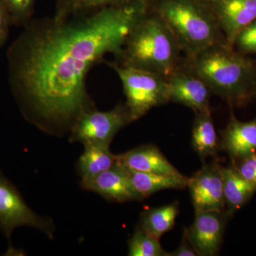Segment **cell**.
<instances>
[{
  "mask_svg": "<svg viewBox=\"0 0 256 256\" xmlns=\"http://www.w3.org/2000/svg\"><path fill=\"white\" fill-rule=\"evenodd\" d=\"M229 217L226 212H196L194 222L184 233L197 256L218 255Z\"/></svg>",
  "mask_w": 256,
  "mask_h": 256,
  "instance_id": "9c48e42d",
  "label": "cell"
},
{
  "mask_svg": "<svg viewBox=\"0 0 256 256\" xmlns=\"http://www.w3.org/2000/svg\"><path fill=\"white\" fill-rule=\"evenodd\" d=\"M235 45L244 53L256 54V20L239 34Z\"/></svg>",
  "mask_w": 256,
  "mask_h": 256,
  "instance_id": "603a6c76",
  "label": "cell"
},
{
  "mask_svg": "<svg viewBox=\"0 0 256 256\" xmlns=\"http://www.w3.org/2000/svg\"><path fill=\"white\" fill-rule=\"evenodd\" d=\"M220 146L233 162L256 152V118L249 122L237 120L233 112L222 132Z\"/></svg>",
  "mask_w": 256,
  "mask_h": 256,
  "instance_id": "4fadbf2b",
  "label": "cell"
},
{
  "mask_svg": "<svg viewBox=\"0 0 256 256\" xmlns=\"http://www.w3.org/2000/svg\"><path fill=\"white\" fill-rule=\"evenodd\" d=\"M170 100L190 108L197 112L210 111V99L213 92L206 82L184 67L178 69L168 78Z\"/></svg>",
  "mask_w": 256,
  "mask_h": 256,
  "instance_id": "30bf717a",
  "label": "cell"
},
{
  "mask_svg": "<svg viewBox=\"0 0 256 256\" xmlns=\"http://www.w3.org/2000/svg\"><path fill=\"white\" fill-rule=\"evenodd\" d=\"M131 122L126 104H120L106 112L96 108L84 112L76 121L70 130V142L110 146L116 134Z\"/></svg>",
  "mask_w": 256,
  "mask_h": 256,
  "instance_id": "52a82bcc",
  "label": "cell"
},
{
  "mask_svg": "<svg viewBox=\"0 0 256 256\" xmlns=\"http://www.w3.org/2000/svg\"><path fill=\"white\" fill-rule=\"evenodd\" d=\"M192 130V146L202 160L217 158L222 150L212 111L197 112Z\"/></svg>",
  "mask_w": 256,
  "mask_h": 256,
  "instance_id": "9a60e30c",
  "label": "cell"
},
{
  "mask_svg": "<svg viewBox=\"0 0 256 256\" xmlns=\"http://www.w3.org/2000/svg\"><path fill=\"white\" fill-rule=\"evenodd\" d=\"M12 25V24L9 13L2 2L0 0V30L10 32V28Z\"/></svg>",
  "mask_w": 256,
  "mask_h": 256,
  "instance_id": "484cf974",
  "label": "cell"
},
{
  "mask_svg": "<svg viewBox=\"0 0 256 256\" xmlns=\"http://www.w3.org/2000/svg\"><path fill=\"white\" fill-rule=\"evenodd\" d=\"M8 10L12 24L24 28L33 20L36 0H1Z\"/></svg>",
  "mask_w": 256,
  "mask_h": 256,
  "instance_id": "7402d4cb",
  "label": "cell"
},
{
  "mask_svg": "<svg viewBox=\"0 0 256 256\" xmlns=\"http://www.w3.org/2000/svg\"><path fill=\"white\" fill-rule=\"evenodd\" d=\"M150 8L168 24L188 58L226 43L210 4L200 0H154Z\"/></svg>",
  "mask_w": 256,
  "mask_h": 256,
  "instance_id": "277c9868",
  "label": "cell"
},
{
  "mask_svg": "<svg viewBox=\"0 0 256 256\" xmlns=\"http://www.w3.org/2000/svg\"><path fill=\"white\" fill-rule=\"evenodd\" d=\"M8 36H9V32L0 30V48L6 43Z\"/></svg>",
  "mask_w": 256,
  "mask_h": 256,
  "instance_id": "4316f807",
  "label": "cell"
},
{
  "mask_svg": "<svg viewBox=\"0 0 256 256\" xmlns=\"http://www.w3.org/2000/svg\"><path fill=\"white\" fill-rule=\"evenodd\" d=\"M154 0H58L56 4L54 16L65 18L74 15L86 14L107 6H121L138 2L150 5Z\"/></svg>",
  "mask_w": 256,
  "mask_h": 256,
  "instance_id": "ffe728a7",
  "label": "cell"
},
{
  "mask_svg": "<svg viewBox=\"0 0 256 256\" xmlns=\"http://www.w3.org/2000/svg\"><path fill=\"white\" fill-rule=\"evenodd\" d=\"M23 226L38 229L50 238L54 237L55 228L52 220L32 210L16 186L0 170V229L8 238L10 252L14 250L12 234L15 229Z\"/></svg>",
  "mask_w": 256,
  "mask_h": 256,
  "instance_id": "8992f818",
  "label": "cell"
},
{
  "mask_svg": "<svg viewBox=\"0 0 256 256\" xmlns=\"http://www.w3.org/2000/svg\"><path fill=\"white\" fill-rule=\"evenodd\" d=\"M82 186L108 201L126 203L143 200L132 188L128 170L117 162L110 170L97 176L82 178Z\"/></svg>",
  "mask_w": 256,
  "mask_h": 256,
  "instance_id": "8fae6325",
  "label": "cell"
},
{
  "mask_svg": "<svg viewBox=\"0 0 256 256\" xmlns=\"http://www.w3.org/2000/svg\"><path fill=\"white\" fill-rule=\"evenodd\" d=\"M181 48L168 24L150 6L128 33L116 63L168 78L180 65Z\"/></svg>",
  "mask_w": 256,
  "mask_h": 256,
  "instance_id": "7a4b0ae2",
  "label": "cell"
},
{
  "mask_svg": "<svg viewBox=\"0 0 256 256\" xmlns=\"http://www.w3.org/2000/svg\"><path fill=\"white\" fill-rule=\"evenodd\" d=\"M128 255L130 256H170L169 252L162 247L159 239L139 228L128 242Z\"/></svg>",
  "mask_w": 256,
  "mask_h": 256,
  "instance_id": "44dd1931",
  "label": "cell"
},
{
  "mask_svg": "<svg viewBox=\"0 0 256 256\" xmlns=\"http://www.w3.org/2000/svg\"><path fill=\"white\" fill-rule=\"evenodd\" d=\"M200 1L204 2H206L207 4H213V3L216 2L218 1V0H200Z\"/></svg>",
  "mask_w": 256,
  "mask_h": 256,
  "instance_id": "83f0119b",
  "label": "cell"
},
{
  "mask_svg": "<svg viewBox=\"0 0 256 256\" xmlns=\"http://www.w3.org/2000/svg\"><path fill=\"white\" fill-rule=\"evenodd\" d=\"M146 2L107 6L65 18H33L8 52L12 92L26 120L50 133L70 132L96 108L89 72L108 54H119Z\"/></svg>",
  "mask_w": 256,
  "mask_h": 256,
  "instance_id": "6da1fadb",
  "label": "cell"
},
{
  "mask_svg": "<svg viewBox=\"0 0 256 256\" xmlns=\"http://www.w3.org/2000/svg\"><path fill=\"white\" fill-rule=\"evenodd\" d=\"M254 95L256 96V87L255 89V92H254Z\"/></svg>",
  "mask_w": 256,
  "mask_h": 256,
  "instance_id": "f1b7e54d",
  "label": "cell"
},
{
  "mask_svg": "<svg viewBox=\"0 0 256 256\" xmlns=\"http://www.w3.org/2000/svg\"><path fill=\"white\" fill-rule=\"evenodd\" d=\"M85 150L77 163L78 174L82 178H94L107 171L116 164V158L110 146L104 144H84Z\"/></svg>",
  "mask_w": 256,
  "mask_h": 256,
  "instance_id": "ac0fdd59",
  "label": "cell"
},
{
  "mask_svg": "<svg viewBox=\"0 0 256 256\" xmlns=\"http://www.w3.org/2000/svg\"><path fill=\"white\" fill-rule=\"evenodd\" d=\"M178 213L176 202L152 208L143 214L138 228L160 240L164 234L174 228Z\"/></svg>",
  "mask_w": 256,
  "mask_h": 256,
  "instance_id": "d6986e66",
  "label": "cell"
},
{
  "mask_svg": "<svg viewBox=\"0 0 256 256\" xmlns=\"http://www.w3.org/2000/svg\"><path fill=\"white\" fill-rule=\"evenodd\" d=\"M118 74L126 96L132 122L146 116L154 108L170 102L168 78L159 74L132 67L122 66L116 62H106Z\"/></svg>",
  "mask_w": 256,
  "mask_h": 256,
  "instance_id": "5b68a950",
  "label": "cell"
},
{
  "mask_svg": "<svg viewBox=\"0 0 256 256\" xmlns=\"http://www.w3.org/2000/svg\"><path fill=\"white\" fill-rule=\"evenodd\" d=\"M116 162L130 171L169 175H182L152 144L138 146L117 156Z\"/></svg>",
  "mask_w": 256,
  "mask_h": 256,
  "instance_id": "5bb4252c",
  "label": "cell"
},
{
  "mask_svg": "<svg viewBox=\"0 0 256 256\" xmlns=\"http://www.w3.org/2000/svg\"><path fill=\"white\" fill-rule=\"evenodd\" d=\"M128 171L132 188L142 200L156 192L166 190H182L188 188V178L184 175L176 176L130 170Z\"/></svg>",
  "mask_w": 256,
  "mask_h": 256,
  "instance_id": "2e32d148",
  "label": "cell"
},
{
  "mask_svg": "<svg viewBox=\"0 0 256 256\" xmlns=\"http://www.w3.org/2000/svg\"><path fill=\"white\" fill-rule=\"evenodd\" d=\"M184 67L206 82L214 94L232 105L245 104L255 92V64L226 43L186 58Z\"/></svg>",
  "mask_w": 256,
  "mask_h": 256,
  "instance_id": "3957f363",
  "label": "cell"
},
{
  "mask_svg": "<svg viewBox=\"0 0 256 256\" xmlns=\"http://www.w3.org/2000/svg\"><path fill=\"white\" fill-rule=\"evenodd\" d=\"M232 166L242 178L256 186V152L233 162Z\"/></svg>",
  "mask_w": 256,
  "mask_h": 256,
  "instance_id": "cb8c5ba5",
  "label": "cell"
},
{
  "mask_svg": "<svg viewBox=\"0 0 256 256\" xmlns=\"http://www.w3.org/2000/svg\"><path fill=\"white\" fill-rule=\"evenodd\" d=\"M196 254L191 244L186 238V234L184 232L182 242L174 252H170V256H196Z\"/></svg>",
  "mask_w": 256,
  "mask_h": 256,
  "instance_id": "d4e9b609",
  "label": "cell"
},
{
  "mask_svg": "<svg viewBox=\"0 0 256 256\" xmlns=\"http://www.w3.org/2000/svg\"><path fill=\"white\" fill-rule=\"evenodd\" d=\"M223 168L216 162L205 164L188 178L195 212H226Z\"/></svg>",
  "mask_w": 256,
  "mask_h": 256,
  "instance_id": "ba28073f",
  "label": "cell"
},
{
  "mask_svg": "<svg viewBox=\"0 0 256 256\" xmlns=\"http://www.w3.org/2000/svg\"><path fill=\"white\" fill-rule=\"evenodd\" d=\"M223 172L226 212L230 217L252 198L256 186L242 178L233 166L224 168Z\"/></svg>",
  "mask_w": 256,
  "mask_h": 256,
  "instance_id": "e0dca14e",
  "label": "cell"
},
{
  "mask_svg": "<svg viewBox=\"0 0 256 256\" xmlns=\"http://www.w3.org/2000/svg\"><path fill=\"white\" fill-rule=\"evenodd\" d=\"M210 6L232 48L239 34L256 20V0H218Z\"/></svg>",
  "mask_w": 256,
  "mask_h": 256,
  "instance_id": "7c38bea8",
  "label": "cell"
}]
</instances>
